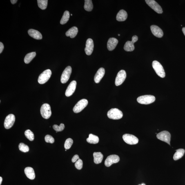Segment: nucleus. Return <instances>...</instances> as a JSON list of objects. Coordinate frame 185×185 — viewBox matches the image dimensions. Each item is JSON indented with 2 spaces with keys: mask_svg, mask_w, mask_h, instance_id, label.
Segmentation results:
<instances>
[{
  "mask_svg": "<svg viewBox=\"0 0 185 185\" xmlns=\"http://www.w3.org/2000/svg\"><path fill=\"white\" fill-rule=\"evenodd\" d=\"M94 44L93 40L91 39L87 40L86 47L85 48V52L88 55H91L93 52Z\"/></svg>",
  "mask_w": 185,
  "mask_h": 185,
  "instance_id": "obj_15",
  "label": "nucleus"
},
{
  "mask_svg": "<svg viewBox=\"0 0 185 185\" xmlns=\"http://www.w3.org/2000/svg\"><path fill=\"white\" fill-rule=\"evenodd\" d=\"M80 159L79 156L78 155H75L74 156L72 159V162L75 163L78 160Z\"/></svg>",
  "mask_w": 185,
  "mask_h": 185,
  "instance_id": "obj_37",
  "label": "nucleus"
},
{
  "mask_svg": "<svg viewBox=\"0 0 185 185\" xmlns=\"http://www.w3.org/2000/svg\"><path fill=\"white\" fill-rule=\"evenodd\" d=\"M41 114L44 118L48 119L52 115V112L49 104L45 103L41 106L40 110Z\"/></svg>",
  "mask_w": 185,
  "mask_h": 185,
  "instance_id": "obj_4",
  "label": "nucleus"
},
{
  "mask_svg": "<svg viewBox=\"0 0 185 185\" xmlns=\"http://www.w3.org/2000/svg\"><path fill=\"white\" fill-rule=\"evenodd\" d=\"M138 38L137 35H134L132 37V41H127L124 45V49L127 52H132L135 50L134 43L137 41Z\"/></svg>",
  "mask_w": 185,
  "mask_h": 185,
  "instance_id": "obj_9",
  "label": "nucleus"
},
{
  "mask_svg": "<svg viewBox=\"0 0 185 185\" xmlns=\"http://www.w3.org/2000/svg\"><path fill=\"white\" fill-rule=\"evenodd\" d=\"M65 151H67V150H65Z\"/></svg>",
  "mask_w": 185,
  "mask_h": 185,
  "instance_id": "obj_45",
  "label": "nucleus"
},
{
  "mask_svg": "<svg viewBox=\"0 0 185 185\" xmlns=\"http://www.w3.org/2000/svg\"><path fill=\"white\" fill-rule=\"evenodd\" d=\"M52 71L50 69H47L43 71L39 76L38 82L40 84H44L50 79L52 75Z\"/></svg>",
  "mask_w": 185,
  "mask_h": 185,
  "instance_id": "obj_5",
  "label": "nucleus"
},
{
  "mask_svg": "<svg viewBox=\"0 0 185 185\" xmlns=\"http://www.w3.org/2000/svg\"><path fill=\"white\" fill-rule=\"evenodd\" d=\"M70 13L68 11H66L63 14L60 23L61 24H64L67 22L70 18Z\"/></svg>",
  "mask_w": 185,
  "mask_h": 185,
  "instance_id": "obj_29",
  "label": "nucleus"
},
{
  "mask_svg": "<svg viewBox=\"0 0 185 185\" xmlns=\"http://www.w3.org/2000/svg\"><path fill=\"white\" fill-rule=\"evenodd\" d=\"M182 31L183 33H184V35L185 36V27H184V28H182Z\"/></svg>",
  "mask_w": 185,
  "mask_h": 185,
  "instance_id": "obj_40",
  "label": "nucleus"
},
{
  "mask_svg": "<svg viewBox=\"0 0 185 185\" xmlns=\"http://www.w3.org/2000/svg\"><path fill=\"white\" fill-rule=\"evenodd\" d=\"M107 116L109 118L114 120H118L122 118L123 114L121 110L117 108H112L107 112Z\"/></svg>",
  "mask_w": 185,
  "mask_h": 185,
  "instance_id": "obj_1",
  "label": "nucleus"
},
{
  "mask_svg": "<svg viewBox=\"0 0 185 185\" xmlns=\"http://www.w3.org/2000/svg\"><path fill=\"white\" fill-rule=\"evenodd\" d=\"M150 30L153 35L156 37L161 38L164 35L163 30L157 25H151L150 26Z\"/></svg>",
  "mask_w": 185,
  "mask_h": 185,
  "instance_id": "obj_17",
  "label": "nucleus"
},
{
  "mask_svg": "<svg viewBox=\"0 0 185 185\" xmlns=\"http://www.w3.org/2000/svg\"><path fill=\"white\" fill-rule=\"evenodd\" d=\"M146 3L150 8L159 14H162L163 11L161 7L154 0H146Z\"/></svg>",
  "mask_w": 185,
  "mask_h": 185,
  "instance_id": "obj_10",
  "label": "nucleus"
},
{
  "mask_svg": "<svg viewBox=\"0 0 185 185\" xmlns=\"http://www.w3.org/2000/svg\"><path fill=\"white\" fill-rule=\"evenodd\" d=\"M94 162L96 164H99L102 162L103 155L101 152H94L93 153Z\"/></svg>",
  "mask_w": 185,
  "mask_h": 185,
  "instance_id": "obj_24",
  "label": "nucleus"
},
{
  "mask_svg": "<svg viewBox=\"0 0 185 185\" xmlns=\"http://www.w3.org/2000/svg\"><path fill=\"white\" fill-rule=\"evenodd\" d=\"M128 14L124 10H121L118 12L116 16V19L118 21H124L127 19Z\"/></svg>",
  "mask_w": 185,
  "mask_h": 185,
  "instance_id": "obj_22",
  "label": "nucleus"
},
{
  "mask_svg": "<svg viewBox=\"0 0 185 185\" xmlns=\"http://www.w3.org/2000/svg\"><path fill=\"white\" fill-rule=\"evenodd\" d=\"M36 53L35 52H33L28 54L25 56L24 58V62L26 64H28L35 57Z\"/></svg>",
  "mask_w": 185,
  "mask_h": 185,
  "instance_id": "obj_27",
  "label": "nucleus"
},
{
  "mask_svg": "<svg viewBox=\"0 0 185 185\" xmlns=\"http://www.w3.org/2000/svg\"><path fill=\"white\" fill-rule=\"evenodd\" d=\"M78 32V30L77 27H73L69 29L66 32V35L67 37L73 38L76 37Z\"/></svg>",
  "mask_w": 185,
  "mask_h": 185,
  "instance_id": "obj_23",
  "label": "nucleus"
},
{
  "mask_svg": "<svg viewBox=\"0 0 185 185\" xmlns=\"http://www.w3.org/2000/svg\"><path fill=\"white\" fill-rule=\"evenodd\" d=\"M152 66L155 71L156 73H157L159 77L164 78L165 77V73L164 68L163 66L158 61H155L152 63Z\"/></svg>",
  "mask_w": 185,
  "mask_h": 185,
  "instance_id": "obj_3",
  "label": "nucleus"
},
{
  "mask_svg": "<svg viewBox=\"0 0 185 185\" xmlns=\"http://www.w3.org/2000/svg\"><path fill=\"white\" fill-rule=\"evenodd\" d=\"M93 6L91 0H85L84 8L88 12H90L93 9Z\"/></svg>",
  "mask_w": 185,
  "mask_h": 185,
  "instance_id": "obj_28",
  "label": "nucleus"
},
{
  "mask_svg": "<svg viewBox=\"0 0 185 185\" xmlns=\"http://www.w3.org/2000/svg\"><path fill=\"white\" fill-rule=\"evenodd\" d=\"M45 141L47 143H53L54 142L55 140L53 137L50 135H47L45 136Z\"/></svg>",
  "mask_w": 185,
  "mask_h": 185,
  "instance_id": "obj_36",
  "label": "nucleus"
},
{
  "mask_svg": "<svg viewBox=\"0 0 185 185\" xmlns=\"http://www.w3.org/2000/svg\"><path fill=\"white\" fill-rule=\"evenodd\" d=\"M88 103L87 99H83L79 101L75 105L73 108V111L74 113H78L80 112L86 108Z\"/></svg>",
  "mask_w": 185,
  "mask_h": 185,
  "instance_id": "obj_6",
  "label": "nucleus"
},
{
  "mask_svg": "<svg viewBox=\"0 0 185 185\" xmlns=\"http://www.w3.org/2000/svg\"><path fill=\"white\" fill-rule=\"evenodd\" d=\"M120 158L119 156L116 155H110L107 157L105 162V165L107 167L111 166L112 164L119 162Z\"/></svg>",
  "mask_w": 185,
  "mask_h": 185,
  "instance_id": "obj_14",
  "label": "nucleus"
},
{
  "mask_svg": "<svg viewBox=\"0 0 185 185\" xmlns=\"http://www.w3.org/2000/svg\"><path fill=\"white\" fill-rule=\"evenodd\" d=\"M65 128V125L63 123H61L59 126L57 125H54L53 126L54 129L56 132H61L64 130Z\"/></svg>",
  "mask_w": 185,
  "mask_h": 185,
  "instance_id": "obj_34",
  "label": "nucleus"
},
{
  "mask_svg": "<svg viewBox=\"0 0 185 185\" xmlns=\"http://www.w3.org/2000/svg\"><path fill=\"white\" fill-rule=\"evenodd\" d=\"M118 35L119 36H120V34H118Z\"/></svg>",
  "mask_w": 185,
  "mask_h": 185,
  "instance_id": "obj_43",
  "label": "nucleus"
},
{
  "mask_svg": "<svg viewBox=\"0 0 185 185\" xmlns=\"http://www.w3.org/2000/svg\"><path fill=\"white\" fill-rule=\"evenodd\" d=\"M176 152L174 154L173 158L174 160L177 161L182 158L185 153V150L184 149H179L176 150Z\"/></svg>",
  "mask_w": 185,
  "mask_h": 185,
  "instance_id": "obj_26",
  "label": "nucleus"
},
{
  "mask_svg": "<svg viewBox=\"0 0 185 185\" xmlns=\"http://www.w3.org/2000/svg\"><path fill=\"white\" fill-rule=\"evenodd\" d=\"M72 72V68L70 66L67 67L63 72L61 78V82L63 84L66 83L70 78Z\"/></svg>",
  "mask_w": 185,
  "mask_h": 185,
  "instance_id": "obj_11",
  "label": "nucleus"
},
{
  "mask_svg": "<svg viewBox=\"0 0 185 185\" xmlns=\"http://www.w3.org/2000/svg\"><path fill=\"white\" fill-rule=\"evenodd\" d=\"M157 137L159 140L164 141L170 145L171 135L169 132L166 131L161 132L157 134Z\"/></svg>",
  "mask_w": 185,
  "mask_h": 185,
  "instance_id": "obj_8",
  "label": "nucleus"
},
{
  "mask_svg": "<svg viewBox=\"0 0 185 185\" xmlns=\"http://www.w3.org/2000/svg\"><path fill=\"white\" fill-rule=\"evenodd\" d=\"M15 121V117L13 114H10L7 116L5 118L4 123L5 128L8 129L13 126Z\"/></svg>",
  "mask_w": 185,
  "mask_h": 185,
  "instance_id": "obj_13",
  "label": "nucleus"
},
{
  "mask_svg": "<svg viewBox=\"0 0 185 185\" xmlns=\"http://www.w3.org/2000/svg\"><path fill=\"white\" fill-rule=\"evenodd\" d=\"M3 179L1 177H0V185H1V182H2Z\"/></svg>",
  "mask_w": 185,
  "mask_h": 185,
  "instance_id": "obj_41",
  "label": "nucleus"
},
{
  "mask_svg": "<svg viewBox=\"0 0 185 185\" xmlns=\"http://www.w3.org/2000/svg\"><path fill=\"white\" fill-rule=\"evenodd\" d=\"M24 173L25 175L28 178L33 180L35 178V176L33 169L31 167H27L25 169Z\"/></svg>",
  "mask_w": 185,
  "mask_h": 185,
  "instance_id": "obj_21",
  "label": "nucleus"
},
{
  "mask_svg": "<svg viewBox=\"0 0 185 185\" xmlns=\"http://www.w3.org/2000/svg\"><path fill=\"white\" fill-rule=\"evenodd\" d=\"M19 148L20 150L24 153H26L29 150V146L25 145L24 143H20L19 146Z\"/></svg>",
  "mask_w": 185,
  "mask_h": 185,
  "instance_id": "obj_32",
  "label": "nucleus"
},
{
  "mask_svg": "<svg viewBox=\"0 0 185 185\" xmlns=\"http://www.w3.org/2000/svg\"><path fill=\"white\" fill-rule=\"evenodd\" d=\"M38 6L42 10H45L47 8L48 1V0H38Z\"/></svg>",
  "mask_w": 185,
  "mask_h": 185,
  "instance_id": "obj_30",
  "label": "nucleus"
},
{
  "mask_svg": "<svg viewBox=\"0 0 185 185\" xmlns=\"http://www.w3.org/2000/svg\"><path fill=\"white\" fill-rule=\"evenodd\" d=\"M86 141L87 142L90 144H96L99 143V139L97 136L90 134L88 138L87 139Z\"/></svg>",
  "mask_w": 185,
  "mask_h": 185,
  "instance_id": "obj_25",
  "label": "nucleus"
},
{
  "mask_svg": "<svg viewBox=\"0 0 185 185\" xmlns=\"http://www.w3.org/2000/svg\"><path fill=\"white\" fill-rule=\"evenodd\" d=\"M77 86V82L75 81H73L69 84L65 92V95L67 97H69L75 92Z\"/></svg>",
  "mask_w": 185,
  "mask_h": 185,
  "instance_id": "obj_16",
  "label": "nucleus"
},
{
  "mask_svg": "<svg viewBox=\"0 0 185 185\" xmlns=\"http://www.w3.org/2000/svg\"><path fill=\"white\" fill-rule=\"evenodd\" d=\"M122 138L124 142L129 144H136L139 142V139L137 137L130 134H124L123 135Z\"/></svg>",
  "mask_w": 185,
  "mask_h": 185,
  "instance_id": "obj_7",
  "label": "nucleus"
},
{
  "mask_svg": "<svg viewBox=\"0 0 185 185\" xmlns=\"http://www.w3.org/2000/svg\"><path fill=\"white\" fill-rule=\"evenodd\" d=\"M25 137L30 141L34 140V136L33 132L30 130L25 131L24 133Z\"/></svg>",
  "mask_w": 185,
  "mask_h": 185,
  "instance_id": "obj_31",
  "label": "nucleus"
},
{
  "mask_svg": "<svg viewBox=\"0 0 185 185\" xmlns=\"http://www.w3.org/2000/svg\"><path fill=\"white\" fill-rule=\"evenodd\" d=\"M83 161L81 159H79L75 163V168L78 170H81L83 167Z\"/></svg>",
  "mask_w": 185,
  "mask_h": 185,
  "instance_id": "obj_35",
  "label": "nucleus"
},
{
  "mask_svg": "<svg viewBox=\"0 0 185 185\" xmlns=\"http://www.w3.org/2000/svg\"><path fill=\"white\" fill-rule=\"evenodd\" d=\"M3 48H4V45L2 43L0 42V53L1 54L2 52Z\"/></svg>",
  "mask_w": 185,
  "mask_h": 185,
  "instance_id": "obj_38",
  "label": "nucleus"
},
{
  "mask_svg": "<svg viewBox=\"0 0 185 185\" xmlns=\"http://www.w3.org/2000/svg\"><path fill=\"white\" fill-rule=\"evenodd\" d=\"M118 43V41L115 38H110L108 39L107 47L108 49L110 51H112L115 49Z\"/></svg>",
  "mask_w": 185,
  "mask_h": 185,
  "instance_id": "obj_18",
  "label": "nucleus"
},
{
  "mask_svg": "<svg viewBox=\"0 0 185 185\" xmlns=\"http://www.w3.org/2000/svg\"><path fill=\"white\" fill-rule=\"evenodd\" d=\"M71 16H72V14H71Z\"/></svg>",
  "mask_w": 185,
  "mask_h": 185,
  "instance_id": "obj_44",
  "label": "nucleus"
},
{
  "mask_svg": "<svg viewBox=\"0 0 185 185\" xmlns=\"http://www.w3.org/2000/svg\"><path fill=\"white\" fill-rule=\"evenodd\" d=\"M73 143V141L72 139L68 138L65 141L64 147L66 150L69 149L71 147L72 144Z\"/></svg>",
  "mask_w": 185,
  "mask_h": 185,
  "instance_id": "obj_33",
  "label": "nucleus"
},
{
  "mask_svg": "<svg viewBox=\"0 0 185 185\" xmlns=\"http://www.w3.org/2000/svg\"><path fill=\"white\" fill-rule=\"evenodd\" d=\"M28 33L30 37L34 39L39 40L42 39V35L37 30L31 29L28 30Z\"/></svg>",
  "mask_w": 185,
  "mask_h": 185,
  "instance_id": "obj_20",
  "label": "nucleus"
},
{
  "mask_svg": "<svg viewBox=\"0 0 185 185\" xmlns=\"http://www.w3.org/2000/svg\"><path fill=\"white\" fill-rule=\"evenodd\" d=\"M138 185H146V184H144V183H142V184H139Z\"/></svg>",
  "mask_w": 185,
  "mask_h": 185,
  "instance_id": "obj_42",
  "label": "nucleus"
},
{
  "mask_svg": "<svg viewBox=\"0 0 185 185\" xmlns=\"http://www.w3.org/2000/svg\"><path fill=\"white\" fill-rule=\"evenodd\" d=\"M126 72L124 70H122L119 71L116 78V86H118L122 84L126 79Z\"/></svg>",
  "mask_w": 185,
  "mask_h": 185,
  "instance_id": "obj_12",
  "label": "nucleus"
},
{
  "mask_svg": "<svg viewBox=\"0 0 185 185\" xmlns=\"http://www.w3.org/2000/svg\"><path fill=\"white\" fill-rule=\"evenodd\" d=\"M155 100V97L152 95H144L137 98V101L139 104L148 105L151 104Z\"/></svg>",
  "mask_w": 185,
  "mask_h": 185,
  "instance_id": "obj_2",
  "label": "nucleus"
},
{
  "mask_svg": "<svg viewBox=\"0 0 185 185\" xmlns=\"http://www.w3.org/2000/svg\"><path fill=\"white\" fill-rule=\"evenodd\" d=\"M10 1L12 4H14L17 2V0H11Z\"/></svg>",
  "mask_w": 185,
  "mask_h": 185,
  "instance_id": "obj_39",
  "label": "nucleus"
},
{
  "mask_svg": "<svg viewBox=\"0 0 185 185\" xmlns=\"http://www.w3.org/2000/svg\"><path fill=\"white\" fill-rule=\"evenodd\" d=\"M105 74V70L104 68H101L98 70L94 78V80L97 83H99L104 77Z\"/></svg>",
  "mask_w": 185,
  "mask_h": 185,
  "instance_id": "obj_19",
  "label": "nucleus"
}]
</instances>
